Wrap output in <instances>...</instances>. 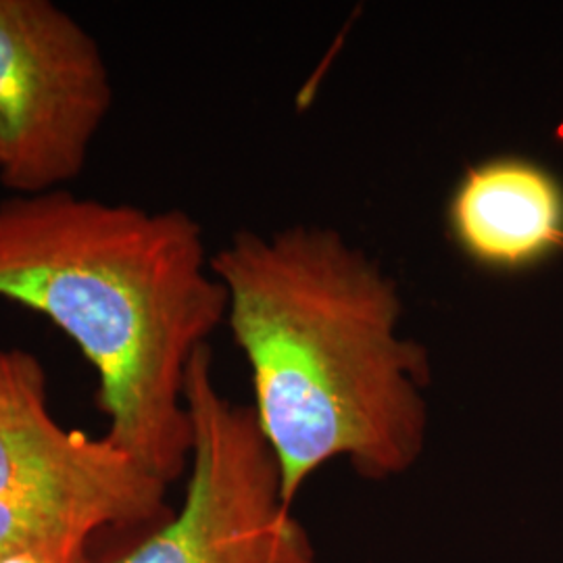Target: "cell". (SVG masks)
<instances>
[{
	"mask_svg": "<svg viewBox=\"0 0 563 563\" xmlns=\"http://www.w3.org/2000/svg\"><path fill=\"white\" fill-rule=\"evenodd\" d=\"M211 267L286 504L336 460L365 481L420 462L430 357L402 336L401 290L380 263L339 230L301 223L272 234L239 230Z\"/></svg>",
	"mask_w": 563,
	"mask_h": 563,
	"instance_id": "cell-1",
	"label": "cell"
},
{
	"mask_svg": "<svg viewBox=\"0 0 563 563\" xmlns=\"http://www.w3.org/2000/svg\"><path fill=\"white\" fill-rule=\"evenodd\" d=\"M0 299L80 349L97 374L104 439L165 484L188 472L190 362L225 323L228 295L184 209L78 197L0 201Z\"/></svg>",
	"mask_w": 563,
	"mask_h": 563,
	"instance_id": "cell-2",
	"label": "cell"
},
{
	"mask_svg": "<svg viewBox=\"0 0 563 563\" xmlns=\"http://www.w3.org/2000/svg\"><path fill=\"white\" fill-rule=\"evenodd\" d=\"M186 405L192 453L184 504L107 563H318L253 409L216 383L209 344L188 367Z\"/></svg>",
	"mask_w": 563,
	"mask_h": 563,
	"instance_id": "cell-3",
	"label": "cell"
},
{
	"mask_svg": "<svg viewBox=\"0 0 563 563\" xmlns=\"http://www.w3.org/2000/svg\"><path fill=\"white\" fill-rule=\"evenodd\" d=\"M97 38L53 0H0V184L42 195L78 180L111 113Z\"/></svg>",
	"mask_w": 563,
	"mask_h": 563,
	"instance_id": "cell-4",
	"label": "cell"
},
{
	"mask_svg": "<svg viewBox=\"0 0 563 563\" xmlns=\"http://www.w3.org/2000/svg\"><path fill=\"white\" fill-rule=\"evenodd\" d=\"M167 486L104 437L57 422L36 355L0 349V501L36 507L90 532L165 522Z\"/></svg>",
	"mask_w": 563,
	"mask_h": 563,
	"instance_id": "cell-5",
	"label": "cell"
},
{
	"mask_svg": "<svg viewBox=\"0 0 563 563\" xmlns=\"http://www.w3.org/2000/svg\"><path fill=\"white\" fill-rule=\"evenodd\" d=\"M463 257L488 272H522L563 253V184L541 163L501 155L470 165L446 202Z\"/></svg>",
	"mask_w": 563,
	"mask_h": 563,
	"instance_id": "cell-6",
	"label": "cell"
},
{
	"mask_svg": "<svg viewBox=\"0 0 563 563\" xmlns=\"http://www.w3.org/2000/svg\"><path fill=\"white\" fill-rule=\"evenodd\" d=\"M92 537L57 514L0 501V563H88Z\"/></svg>",
	"mask_w": 563,
	"mask_h": 563,
	"instance_id": "cell-7",
	"label": "cell"
}]
</instances>
